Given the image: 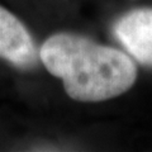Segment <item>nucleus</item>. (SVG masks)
Returning <instances> with one entry per match:
<instances>
[{"label":"nucleus","mask_w":152,"mask_h":152,"mask_svg":"<svg viewBox=\"0 0 152 152\" xmlns=\"http://www.w3.org/2000/svg\"><path fill=\"white\" fill-rule=\"evenodd\" d=\"M39 58L50 74L62 80L66 94L83 103L119 96L137 80V66L128 55L75 33L48 37Z\"/></svg>","instance_id":"obj_1"},{"label":"nucleus","mask_w":152,"mask_h":152,"mask_svg":"<svg viewBox=\"0 0 152 152\" xmlns=\"http://www.w3.org/2000/svg\"><path fill=\"white\" fill-rule=\"evenodd\" d=\"M118 41L137 62L152 66V9H134L114 24Z\"/></svg>","instance_id":"obj_3"},{"label":"nucleus","mask_w":152,"mask_h":152,"mask_svg":"<svg viewBox=\"0 0 152 152\" xmlns=\"http://www.w3.org/2000/svg\"><path fill=\"white\" fill-rule=\"evenodd\" d=\"M39 53L26 26L0 5V58L18 69L34 67Z\"/></svg>","instance_id":"obj_2"}]
</instances>
